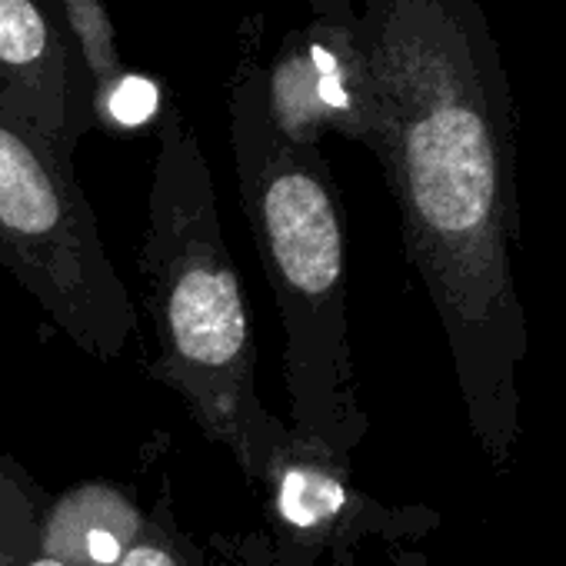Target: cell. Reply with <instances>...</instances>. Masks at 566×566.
<instances>
[{"instance_id":"obj_1","label":"cell","mask_w":566,"mask_h":566,"mask_svg":"<svg viewBox=\"0 0 566 566\" xmlns=\"http://www.w3.org/2000/svg\"><path fill=\"white\" fill-rule=\"evenodd\" d=\"M347 11L403 253L440 317L470 433L506 470L523 433L530 327L513 276L516 111L496 34L480 0H347Z\"/></svg>"},{"instance_id":"obj_2","label":"cell","mask_w":566,"mask_h":566,"mask_svg":"<svg viewBox=\"0 0 566 566\" xmlns=\"http://www.w3.org/2000/svg\"><path fill=\"white\" fill-rule=\"evenodd\" d=\"M160 147L137 253L157 357L147 377L170 387L197 430L220 443L256 490L287 430L256 394V344L240 273L227 250L213 177L180 111L160 104Z\"/></svg>"},{"instance_id":"obj_3","label":"cell","mask_w":566,"mask_h":566,"mask_svg":"<svg viewBox=\"0 0 566 566\" xmlns=\"http://www.w3.org/2000/svg\"><path fill=\"white\" fill-rule=\"evenodd\" d=\"M230 144L253 247L283 324L291 430L354 460L370 430L347 314V220L321 147L283 140L263 74L233 91Z\"/></svg>"},{"instance_id":"obj_4","label":"cell","mask_w":566,"mask_h":566,"mask_svg":"<svg viewBox=\"0 0 566 566\" xmlns=\"http://www.w3.org/2000/svg\"><path fill=\"white\" fill-rule=\"evenodd\" d=\"M0 263L94 360L124 357L137 307L104 250L94 207L34 127L0 104Z\"/></svg>"},{"instance_id":"obj_5","label":"cell","mask_w":566,"mask_h":566,"mask_svg":"<svg viewBox=\"0 0 566 566\" xmlns=\"http://www.w3.org/2000/svg\"><path fill=\"white\" fill-rule=\"evenodd\" d=\"M256 490H263L270 566H357L367 543H417L443 526V513L427 503L377 500L357 486L350 460L291 427L273 443Z\"/></svg>"},{"instance_id":"obj_6","label":"cell","mask_w":566,"mask_h":566,"mask_svg":"<svg viewBox=\"0 0 566 566\" xmlns=\"http://www.w3.org/2000/svg\"><path fill=\"white\" fill-rule=\"evenodd\" d=\"M263 87L266 114L283 140L321 147V137L334 130L370 147L374 91L347 4L283 48Z\"/></svg>"},{"instance_id":"obj_7","label":"cell","mask_w":566,"mask_h":566,"mask_svg":"<svg viewBox=\"0 0 566 566\" xmlns=\"http://www.w3.org/2000/svg\"><path fill=\"white\" fill-rule=\"evenodd\" d=\"M0 104L71 160L94 120V97L57 0H0Z\"/></svg>"},{"instance_id":"obj_8","label":"cell","mask_w":566,"mask_h":566,"mask_svg":"<svg viewBox=\"0 0 566 566\" xmlns=\"http://www.w3.org/2000/svg\"><path fill=\"white\" fill-rule=\"evenodd\" d=\"M147 506L117 480H81L48 500L44 546L64 566H117L140 536Z\"/></svg>"},{"instance_id":"obj_9","label":"cell","mask_w":566,"mask_h":566,"mask_svg":"<svg viewBox=\"0 0 566 566\" xmlns=\"http://www.w3.org/2000/svg\"><path fill=\"white\" fill-rule=\"evenodd\" d=\"M48 500L18 457L0 453V566H64L44 546Z\"/></svg>"},{"instance_id":"obj_10","label":"cell","mask_w":566,"mask_h":566,"mask_svg":"<svg viewBox=\"0 0 566 566\" xmlns=\"http://www.w3.org/2000/svg\"><path fill=\"white\" fill-rule=\"evenodd\" d=\"M117 566H207V546L177 520L174 486L167 476L160 480L154 503L147 506L140 536Z\"/></svg>"},{"instance_id":"obj_11","label":"cell","mask_w":566,"mask_h":566,"mask_svg":"<svg viewBox=\"0 0 566 566\" xmlns=\"http://www.w3.org/2000/svg\"><path fill=\"white\" fill-rule=\"evenodd\" d=\"M57 4H61L67 31L81 44V64L87 67V77H91V97H97L124 74L111 18L104 14L97 0H57Z\"/></svg>"},{"instance_id":"obj_12","label":"cell","mask_w":566,"mask_h":566,"mask_svg":"<svg viewBox=\"0 0 566 566\" xmlns=\"http://www.w3.org/2000/svg\"><path fill=\"white\" fill-rule=\"evenodd\" d=\"M164 94L154 81L137 74H120L104 94L94 97V117H101L107 127L134 130L144 127L160 114Z\"/></svg>"},{"instance_id":"obj_13","label":"cell","mask_w":566,"mask_h":566,"mask_svg":"<svg viewBox=\"0 0 566 566\" xmlns=\"http://www.w3.org/2000/svg\"><path fill=\"white\" fill-rule=\"evenodd\" d=\"M387 566H430V559H427V553H420V549H397L390 559H387Z\"/></svg>"},{"instance_id":"obj_14","label":"cell","mask_w":566,"mask_h":566,"mask_svg":"<svg viewBox=\"0 0 566 566\" xmlns=\"http://www.w3.org/2000/svg\"><path fill=\"white\" fill-rule=\"evenodd\" d=\"M563 24H566V0H563Z\"/></svg>"}]
</instances>
